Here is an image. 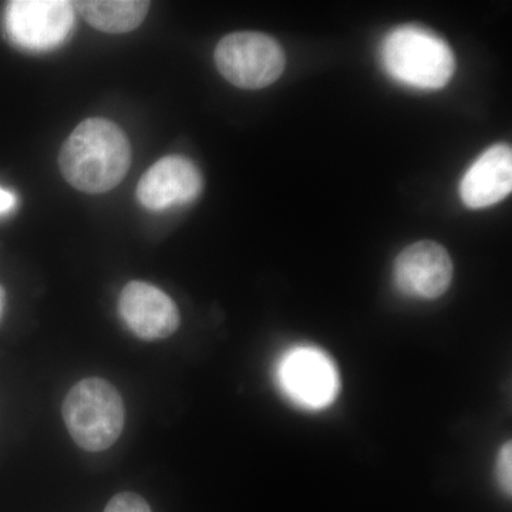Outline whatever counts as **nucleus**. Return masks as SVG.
Segmentation results:
<instances>
[{
    "instance_id": "obj_1",
    "label": "nucleus",
    "mask_w": 512,
    "mask_h": 512,
    "mask_svg": "<svg viewBox=\"0 0 512 512\" xmlns=\"http://www.w3.org/2000/svg\"><path fill=\"white\" fill-rule=\"evenodd\" d=\"M60 170L67 183L87 194H103L123 181L131 164V147L113 121H82L60 150Z\"/></svg>"
},
{
    "instance_id": "obj_2",
    "label": "nucleus",
    "mask_w": 512,
    "mask_h": 512,
    "mask_svg": "<svg viewBox=\"0 0 512 512\" xmlns=\"http://www.w3.org/2000/svg\"><path fill=\"white\" fill-rule=\"evenodd\" d=\"M382 60L394 80L421 90L443 89L456 70L451 47L419 26L392 30L384 39Z\"/></svg>"
},
{
    "instance_id": "obj_3",
    "label": "nucleus",
    "mask_w": 512,
    "mask_h": 512,
    "mask_svg": "<svg viewBox=\"0 0 512 512\" xmlns=\"http://www.w3.org/2000/svg\"><path fill=\"white\" fill-rule=\"evenodd\" d=\"M63 417L70 436L80 447L101 451L119 440L126 412L113 384L103 379H86L67 394Z\"/></svg>"
},
{
    "instance_id": "obj_4",
    "label": "nucleus",
    "mask_w": 512,
    "mask_h": 512,
    "mask_svg": "<svg viewBox=\"0 0 512 512\" xmlns=\"http://www.w3.org/2000/svg\"><path fill=\"white\" fill-rule=\"evenodd\" d=\"M215 64L229 83L245 90L271 86L284 73L286 56L271 36L237 32L225 36L215 49Z\"/></svg>"
},
{
    "instance_id": "obj_5",
    "label": "nucleus",
    "mask_w": 512,
    "mask_h": 512,
    "mask_svg": "<svg viewBox=\"0 0 512 512\" xmlns=\"http://www.w3.org/2000/svg\"><path fill=\"white\" fill-rule=\"evenodd\" d=\"M276 380L282 393L303 409H323L338 396L336 366L326 353L311 346L288 350L276 366Z\"/></svg>"
},
{
    "instance_id": "obj_6",
    "label": "nucleus",
    "mask_w": 512,
    "mask_h": 512,
    "mask_svg": "<svg viewBox=\"0 0 512 512\" xmlns=\"http://www.w3.org/2000/svg\"><path fill=\"white\" fill-rule=\"evenodd\" d=\"M73 9L66 0H15L6 9V29L25 49H53L72 32Z\"/></svg>"
},
{
    "instance_id": "obj_7",
    "label": "nucleus",
    "mask_w": 512,
    "mask_h": 512,
    "mask_svg": "<svg viewBox=\"0 0 512 512\" xmlns=\"http://www.w3.org/2000/svg\"><path fill=\"white\" fill-rule=\"evenodd\" d=\"M393 279L397 289L410 298L437 299L450 288L453 262L437 242H417L397 256Z\"/></svg>"
},
{
    "instance_id": "obj_8",
    "label": "nucleus",
    "mask_w": 512,
    "mask_h": 512,
    "mask_svg": "<svg viewBox=\"0 0 512 512\" xmlns=\"http://www.w3.org/2000/svg\"><path fill=\"white\" fill-rule=\"evenodd\" d=\"M202 191V175L188 158L168 156L148 168L138 183L137 197L143 207L163 211L194 201Z\"/></svg>"
},
{
    "instance_id": "obj_9",
    "label": "nucleus",
    "mask_w": 512,
    "mask_h": 512,
    "mask_svg": "<svg viewBox=\"0 0 512 512\" xmlns=\"http://www.w3.org/2000/svg\"><path fill=\"white\" fill-rule=\"evenodd\" d=\"M121 318L128 329L143 340H161L180 326V312L167 293L146 284L130 282L120 295Z\"/></svg>"
},
{
    "instance_id": "obj_10",
    "label": "nucleus",
    "mask_w": 512,
    "mask_h": 512,
    "mask_svg": "<svg viewBox=\"0 0 512 512\" xmlns=\"http://www.w3.org/2000/svg\"><path fill=\"white\" fill-rule=\"evenodd\" d=\"M512 190V151L497 144L484 151L468 168L460 184V195L471 210L491 207L503 201Z\"/></svg>"
},
{
    "instance_id": "obj_11",
    "label": "nucleus",
    "mask_w": 512,
    "mask_h": 512,
    "mask_svg": "<svg viewBox=\"0 0 512 512\" xmlns=\"http://www.w3.org/2000/svg\"><path fill=\"white\" fill-rule=\"evenodd\" d=\"M73 5L94 29L114 35L138 28L150 10V2L141 0H84Z\"/></svg>"
},
{
    "instance_id": "obj_12",
    "label": "nucleus",
    "mask_w": 512,
    "mask_h": 512,
    "mask_svg": "<svg viewBox=\"0 0 512 512\" xmlns=\"http://www.w3.org/2000/svg\"><path fill=\"white\" fill-rule=\"evenodd\" d=\"M497 481L505 494L512 493V443L508 441L497 457Z\"/></svg>"
},
{
    "instance_id": "obj_13",
    "label": "nucleus",
    "mask_w": 512,
    "mask_h": 512,
    "mask_svg": "<svg viewBox=\"0 0 512 512\" xmlns=\"http://www.w3.org/2000/svg\"><path fill=\"white\" fill-rule=\"evenodd\" d=\"M104 512H151L144 498L133 493L116 495Z\"/></svg>"
},
{
    "instance_id": "obj_14",
    "label": "nucleus",
    "mask_w": 512,
    "mask_h": 512,
    "mask_svg": "<svg viewBox=\"0 0 512 512\" xmlns=\"http://www.w3.org/2000/svg\"><path fill=\"white\" fill-rule=\"evenodd\" d=\"M16 207V197L13 192L0 187V215L8 214Z\"/></svg>"
},
{
    "instance_id": "obj_15",
    "label": "nucleus",
    "mask_w": 512,
    "mask_h": 512,
    "mask_svg": "<svg viewBox=\"0 0 512 512\" xmlns=\"http://www.w3.org/2000/svg\"><path fill=\"white\" fill-rule=\"evenodd\" d=\"M3 305H5V291L0 286V313H2Z\"/></svg>"
}]
</instances>
